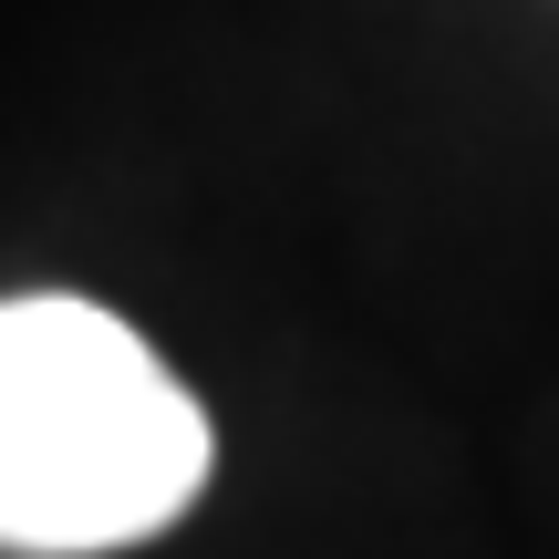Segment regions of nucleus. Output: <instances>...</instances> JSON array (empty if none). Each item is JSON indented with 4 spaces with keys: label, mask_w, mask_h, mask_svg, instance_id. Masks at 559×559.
I'll use <instances>...</instances> for the list:
<instances>
[{
    "label": "nucleus",
    "mask_w": 559,
    "mask_h": 559,
    "mask_svg": "<svg viewBox=\"0 0 559 559\" xmlns=\"http://www.w3.org/2000/svg\"><path fill=\"white\" fill-rule=\"evenodd\" d=\"M207 415L145 332L73 290L0 300V549L94 559L187 519L207 487Z\"/></svg>",
    "instance_id": "nucleus-1"
}]
</instances>
